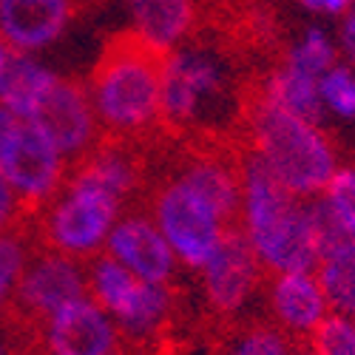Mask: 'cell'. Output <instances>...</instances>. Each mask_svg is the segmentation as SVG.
Instances as JSON below:
<instances>
[{
	"label": "cell",
	"instance_id": "obj_1",
	"mask_svg": "<svg viewBox=\"0 0 355 355\" xmlns=\"http://www.w3.org/2000/svg\"><path fill=\"white\" fill-rule=\"evenodd\" d=\"M239 182L236 230L259 259L261 270L268 276L313 270L324 242L338 233L321 202L284 191L250 151L239 157Z\"/></svg>",
	"mask_w": 355,
	"mask_h": 355
},
{
	"label": "cell",
	"instance_id": "obj_2",
	"mask_svg": "<svg viewBox=\"0 0 355 355\" xmlns=\"http://www.w3.org/2000/svg\"><path fill=\"white\" fill-rule=\"evenodd\" d=\"M162 125L185 134H219L239 116L236 69L227 51L188 40L159 60Z\"/></svg>",
	"mask_w": 355,
	"mask_h": 355
},
{
	"label": "cell",
	"instance_id": "obj_3",
	"mask_svg": "<svg viewBox=\"0 0 355 355\" xmlns=\"http://www.w3.org/2000/svg\"><path fill=\"white\" fill-rule=\"evenodd\" d=\"M159 60L128 35L116 37L85 83L103 137L134 142L162 123Z\"/></svg>",
	"mask_w": 355,
	"mask_h": 355
},
{
	"label": "cell",
	"instance_id": "obj_4",
	"mask_svg": "<svg viewBox=\"0 0 355 355\" xmlns=\"http://www.w3.org/2000/svg\"><path fill=\"white\" fill-rule=\"evenodd\" d=\"M248 151L299 199H318L341 168L338 148L321 123L256 100L248 111Z\"/></svg>",
	"mask_w": 355,
	"mask_h": 355
},
{
	"label": "cell",
	"instance_id": "obj_5",
	"mask_svg": "<svg viewBox=\"0 0 355 355\" xmlns=\"http://www.w3.org/2000/svg\"><path fill=\"white\" fill-rule=\"evenodd\" d=\"M125 211L128 202L77 162L60 193L37 211V239L46 250L85 264L105 250L116 219Z\"/></svg>",
	"mask_w": 355,
	"mask_h": 355
},
{
	"label": "cell",
	"instance_id": "obj_6",
	"mask_svg": "<svg viewBox=\"0 0 355 355\" xmlns=\"http://www.w3.org/2000/svg\"><path fill=\"white\" fill-rule=\"evenodd\" d=\"M85 295L111 315L131 347H148L165 336L176 313L173 284L139 282L105 253L85 261Z\"/></svg>",
	"mask_w": 355,
	"mask_h": 355
},
{
	"label": "cell",
	"instance_id": "obj_7",
	"mask_svg": "<svg viewBox=\"0 0 355 355\" xmlns=\"http://www.w3.org/2000/svg\"><path fill=\"white\" fill-rule=\"evenodd\" d=\"M145 211L171 245L180 268L193 273L216 253L225 236L236 227L219 214V208L208 196H202L193 185H188L176 171L157 182Z\"/></svg>",
	"mask_w": 355,
	"mask_h": 355
},
{
	"label": "cell",
	"instance_id": "obj_8",
	"mask_svg": "<svg viewBox=\"0 0 355 355\" xmlns=\"http://www.w3.org/2000/svg\"><path fill=\"white\" fill-rule=\"evenodd\" d=\"M71 173V162L57 145L35 125L15 120L12 131L0 145V176L9 182L23 208L40 211L51 202Z\"/></svg>",
	"mask_w": 355,
	"mask_h": 355
},
{
	"label": "cell",
	"instance_id": "obj_9",
	"mask_svg": "<svg viewBox=\"0 0 355 355\" xmlns=\"http://www.w3.org/2000/svg\"><path fill=\"white\" fill-rule=\"evenodd\" d=\"M202 304L225 321L245 318L261 299L264 270L239 230H230L216 253L196 270Z\"/></svg>",
	"mask_w": 355,
	"mask_h": 355
},
{
	"label": "cell",
	"instance_id": "obj_10",
	"mask_svg": "<svg viewBox=\"0 0 355 355\" xmlns=\"http://www.w3.org/2000/svg\"><path fill=\"white\" fill-rule=\"evenodd\" d=\"M85 295V264L54 250H35L20 276L12 313L37 327L69 302Z\"/></svg>",
	"mask_w": 355,
	"mask_h": 355
},
{
	"label": "cell",
	"instance_id": "obj_11",
	"mask_svg": "<svg viewBox=\"0 0 355 355\" xmlns=\"http://www.w3.org/2000/svg\"><path fill=\"white\" fill-rule=\"evenodd\" d=\"M40 349L49 355H116L123 336L111 315L88 295L69 302L43 324H37Z\"/></svg>",
	"mask_w": 355,
	"mask_h": 355
},
{
	"label": "cell",
	"instance_id": "obj_12",
	"mask_svg": "<svg viewBox=\"0 0 355 355\" xmlns=\"http://www.w3.org/2000/svg\"><path fill=\"white\" fill-rule=\"evenodd\" d=\"M103 253L125 268L134 279L151 284H173L182 270L145 208H128L116 219Z\"/></svg>",
	"mask_w": 355,
	"mask_h": 355
},
{
	"label": "cell",
	"instance_id": "obj_13",
	"mask_svg": "<svg viewBox=\"0 0 355 355\" xmlns=\"http://www.w3.org/2000/svg\"><path fill=\"white\" fill-rule=\"evenodd\" d=\"M32 123L57 145V151L71 165L85 159L103 139L85 83L69 77H60V83L51 88V94L46 97Z\"/></svg>",
	"mask_w": 355,
	"mask_h": 355
},
{
	"label": "cell",
	"instance_id": "obj_14",
	"mask_svg": "<svg viewBox=\"0 0 355 355\" xmlns=\"http://www.w3.org/2000/svg\"><path fill=\"white\" fill-rule=\"evenodd\" d=\"M261 302L268 310V321L293 341H310V336L330 315L327 295L313 270L268 276L261 287Z\"/></svg>",
	"mask_w": 355,
	"mask_h": 355
},
{
	"label": "cell",
	"instance_id": "obj_15",
	"mask_svg": "<svg viewBox=\"0 0 355 355\" xmlns=\"http://www.w3.org/2000/svg\"><path fill=\"white\" fill-rule=\"evenodd\" d=\"M77 17V0H0V37L12 54L54 49Z\"/></svg>",
	"mask_w": 355,
	"mask_h": 355
},
{
	"label": "cell",
	"instance_id": "obj_16",
	"mask_svg": "<svg viewBox=\"0 0 355 355\" xmlns=\"http://www.w3.org/2000/svg\"><path fill=\"white\" fill-rule=\"evenodd\" d=\"M128 20V37L157 57L193 40L202 6L199 0H116Z\"/></svg>",
	"mask_w": 355,
	"mask_h": 355
},
{
	"label": "cell",
	"instance_id": "obj_17",
	"mask_svg": "<svg viewBox=\"0 0 355 355\" xmlns=\"http://www.w3.org/2000/svg\"><path fill=\"white\" fill-rule=\"evenodd\" d=\"M60 77L63 74L40 57L12 54L6 69L0 71V105L12 114V120L32 123Z\"/></svg>",
	"mask_w": 355,
	"mask_h": 355
},
{
	"label": "cell",
	"instance_id": "obj_18",
	"mask_svg": "<svg viewBox=\"0 0 355 355\" xmlns=\"http://www.w3.org/2000/svg\"><path fill=\"white\" fill-rule=\"evenodd\" d=\"M173 171L180 173L188 185H193L202 196H208L227 222L236 225L239 199H242L239 159L219 154V151H196V154H188Z\"/></svg>",
	"mask_w": 355,
	"mask_h": 355
},
{
	"label": "cell",
	"instance_id": "obj_19",
	"mask_svg": "<svg viewBox=\"0 0 355 355\" xmlns=\"http://www.w3.org/2000/svg\"><path fill=\"white\" fill-rule=\"evenodd\" d=\"M333 315L355 318V242L336 233L321 248L313 268Z\"/></svg>",
	"mask_w": 355,
	"mask_h": 355
},
{
	"label": "cell",
	"instance_id": "obj_20",
	"mask_svg": "<svg viewBox=\"0 0 355 355\" xmlns=\"http://www.w3.org/2000/svg\"><path fill=\"white\" fill-rule=\"evenodd\" d=\"M256 100L290 111L295 116H304V120H313V123L324 120L321 103H318V80L287 63H279L276 69L268 71V77L259 85Z\"/></svg>",
	"mask_w": 355,
	"mask_h": 355
},
{
	"label": "cell",
	"instance_id": "obj_21",
	"mask_svg": "<svg viewBox=\"0 0 355 355\" xmlns=\"http://www.w3.org/2000/svg\"><path fill=\"white\" fill-rule=\"evenodd\" d=\"M282 63H287V66H293V69H299V71H304V74L318 80L324 71L338 63V49H336L333 32H327L321 23L304 26L299 32V37L290 43Z\"/></svg>",
	"mask_w": 355,
	"mask_h": 355
},
{
	"label": "cell",
	"instance_id": "obj_22",
	"mask_svg": "<svg viewBox=\"0 0 355 355\" xmlns=\"http://www.w3.org/2000/svg\"><path fill=\"white\" fill-rule=\"evenodd\" d=\"M32 253V239L20 227L0 236V324L15 307V293Z\"/></svg>",
	"mask_w": 355,
	"mask_h": 355
},
{
	"label": "cell",
	"instance_id": "obj_23",
	"mask_svg": "<svg viewBox=\"0 0 355 355\" xmlns=\"http://www.w3.org/2000/svg\"><path fill=\"white\" fill-rule=\"evenodd\" d=\"M318 103L324 120L355 123V66L336 63L318 77Z\"/></svg>",
	"mask_w": 355,
	"mask_h": 355
},
{
	"label": "cell",
	"instance_id": "obj_24",
	"mask_svg": "<svg viewBox=\"0 0 355 355\" xmlns=\"http://www.w3.org/2000/svg\"><path fill=\"white\" fill-rule=\"evenodd\" d=\"M295 341L270 321H248L225 344L222 355H295Z\"/></svg>",
	"mask_w": 355,
	"mask_h": 355
},
{
	"label": "cell",
	"instance_id": "obj_25",
	"mask_svg": "<svg viewBox=\"0 0 355 355\" xmlns=\"http://www.w3.org/2000/svg\"><path fill=\"white\" fill-rule=\"evenodd\" d=\"M318 202L324 214L330 216V222L336 225V230L355 242V168L341 165L330 185L321 191Z\"/></svg>",
	"mask_w": 355,
	"mask_h": 355
},
{
	"label": "cell",
	"instance_id": "obj_26",
	"mask_svg": "<svg viewBox=\"0 0 355 355\" xmlns=\"http://www.w3.org/2000/svg\"><path fill=\"white\" fill-rule=\"evenodd\" d=\"M307 347L315 355H355V318L330 313L321 327L310 336Z\"/></svg>",
	"mask_w": 355,
	"mask_h": 355
},
{
	"label": "cell",
	"instance_id": "obj_27",
	"mask_svg": "<svg viewBox=\"0 0 355 355\" xmlns=\"http://www.w3.org/2000/svg\"><path fill=\"white\" fill-rule=\"evenodd\" d=\"M333 37H336V49H338V60L355 66V3L338 15V26H336Z\"/></svg>",
	"mask_w": 355,
	"mask_h": 355
},
{
	"label": "cell",
	"instance_id": "obj_28",
	"mask_svg": "<svg viewBox=\"0 0 355 355\" xmlns=\"http://www.w3.org/2000/svg\"><path fill=\"white\" fill-rule=\"evenodd\" d=\"M23 211H26L23 202L15 196V191L9 188V182L3 176H0V236L9 233V230H17Z\"/></svg>",
	"mask_w": 355,
	"mask_h": 355
},
{
	"label": "cell",
	"instance_id": "obj_29",
	"mask_svg": "<svg viewBox=\"0 0 355 355\" xmlns=\"http://www.w3.org/2000/svg\"><path fill=\"white\" fill-rule=\"evenodd\" d=\"M0 355H17V338L3 324H0Z\"/></svg>",
	"mask_w": 355,
	"mask_h": 355
},
{
	"label": "cell",
	"instance_id": "obj_30",
	"mask_svg": "<svg viewBox=\"0 0 355 355\" xmlns=\"http://www.w3.org/2000/svg\"><path fill=\"white\" fill-rule=\"evenodd\" d=\"M355 3V0H324V9H327V17L333 15V17H338L344 9H349Z\"/></svg>",
	"mask_w": 355,
	"mask_h": 355
},
{
	"label": "cell",
	"instance_id": "obj_31",
	"mask_svg": "<svg viewBox=\"0 0 355 355\" xmlns=\"http://www.w3.org/2000/svg\"><path fill=\"white\" fill-rule=\"evenodd\" d=\"M12 125H15V120H12V114L0 105V145H3V139H6V134L12 131Z\"/></svg>",
	"mask_w": 355,
	"mask_h": 355
},
{
	"label": "cell",
	"instance_id": "obj_32",
	"mask_svg": "<svg viewBox=\"0 0 355 355\" xmlns=\"http://www.w3.org/2000/svg\"><path fill=\"white\" fill-rule=\"evenodd\" d=\"M12 60V49L6 46V40L3 37H0V71H3L6 69V63Z\"/></svg>",
	"mask_w": 355,
	"mask_h": 355
},
{
	"label": "cell",
	"instance_id": "obj_33",
	"mask_svg": "<svg viewBox=\"0 0 355 355\" xmlns=\"http://www.w3.org/2000/svg\"><path fill=\"white\" fill-rule=\"evenodd\" d=\"M295 355H315L310 347H304V349H295Z\"/></svg>",
	"mask_w": 355,
	"mask_h": 355
},
{
	"label": "cell",
	"instance_id": "obj_34",
	"mask_svg": "<svg viewBox=\"0 0 355 355\" xmlns=\"http://www.w3.org/2000/svg\"><path fill=\"white\" fill-rule=\"evenodd\" d=\"M43 355H49V352H43ZM116 355H125V352H116Z\"/></svg>",
	"mask_w": 355,
	"mask_h": 355
}]
</instances>
